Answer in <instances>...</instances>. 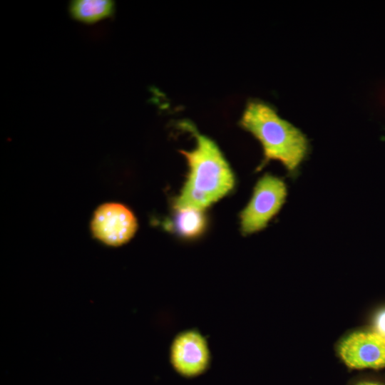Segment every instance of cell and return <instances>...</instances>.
Here are the masks:
<instances>
[{"mask_svg":"<svg viewBox=\"0 0 385 385\" xmlns=\"http://www.w3.org/2000/svg\"><path fill=\"white\" fill-rule=\"evenodd\" d=\"M337 352L351 369L385 368V337L374 330L349 334L339 342Z\"/></svg>","mask_w":385,"mask_h":385,"instance_id":"cell-5","label":"cell"},{"mask_svg":"<svg viewBox=\"0 0 385 385\" xmlns=\"http://www.w3.org/2000/svg\"><path fill=\"white\" fill-rule=\"evenodd\" d=\"M71 17L85 24H93L111 17L115 4L110 0H76L69 5Z\"/></svg>","mask_w":385,"mask_h":385,"instance_id":"cell-7","label":"cell"},{"mask_svg":"<svg viewBox=\"0 0 385 385\" xmlns=\"http://www.w3.org/2000/svg\"><path fill=\"white\" fill-rule=\"evenodd\" d=\"M240 124L260 143L263 164L277 160L289 173H295L307 155L309 143L306 135L262 101L255 100L247 103Z\"/></svg>","mask_w":385,"mask_h":385,"instance_id":"cell-2","label":"cell"},{"mask_svg":"<svg viewBox=\"0 0 385 385\" xmlns=\"http://www.w3.org/2000/svg\"><path fill=\"white\" fill-rule=\"evenodd\" d=\"M376 332L385 337V309L377 313L374 322Z\"/></svg>","mask_w":385,"mask_h":385,"instance_id":"cell-9","label":"cell"},{"mask_svg":"<svg viewBox=\"0 0 385 385\" xmlns=\"http://www.w3.org/2000/svg\"><path fill=\"white\" fill-rule=\"evenodd\" d=\"M196 145L182 150L189 173L175 208L193 207L203 210L229 193L235 185L230 165L217 145L209 138L195 133Z\"/></svg>","mask_w":385,"mask_h":385,"instance_id":"cell-1","label":"cell"},{"mask_svg":"<svg viewBox=\"0 0 385 385\" xmlns=\"http://www.w3.org/2000/svg\"><path fill=\"white\" fill-rule=\"evenodd\" d=\"M170 362L180 376L187 379L205 374L211 364V354L205 337L196 329L180 332L171 343Z\"/></svg>","mask_w":385,"mask_h":385,"instance_id":"cell-4","label":"cell"},{"mask_svg":"<svg viewBox=\"0 0 385 385\" xmlns=\"http://www.w3.org/2000/svg\"><path fill=\"white\" fill-rule=\"evenodd\" d=\"M287 190L284 182L265 175L257 183L252 196L240 214L241 231L250 235L265 228L285 202Z\"/></svg>","mask_w":385,"mask_h":385,"instance_id":"cell-3","label":"cell"},{"mask_svg":"<svg viewBox=\"0 0 385 385\" xmlns=\"http://www.w3.org/2000/svg\"><path fill=\"white\" fill-rule=\"evenodd\" d=\"M352 385H384L381 382L370 380H359L353 383Z\"/></svg>","mask_w":385,"mask_h":385,"instance_id":"cell-10","label":"cell"},{"mask_svg":"<svg viewBox=\"0 0 385 385\" xmlns=\"http://www.w3.org/2000/svg\"><path fill=\"white\" fill-rule=\"evenodd\" d=\"M133 212L119 203H106L94 212L91 228L93 236L106 245L118 247L128 242L137 230Z\"/></svg>","mask_w":385,"mask_h":385,"instance_id":"cell-6","label":"cell"},{"mask_svg":"<svg viewBox=\"0 0 385 385\" xmlns=\"http://www.w3.org/2000/svg\"><path fill=\"white\" fill-rule=\"evenodd\" d=\"M176 210L174 225L180 235L195 237L203 232L206 220L202 210L193 207H182Z\"/></svg>","mask_w":385,"mask_h":385,"instance_id":"cell-8","label":"cell"}]
</instances>
